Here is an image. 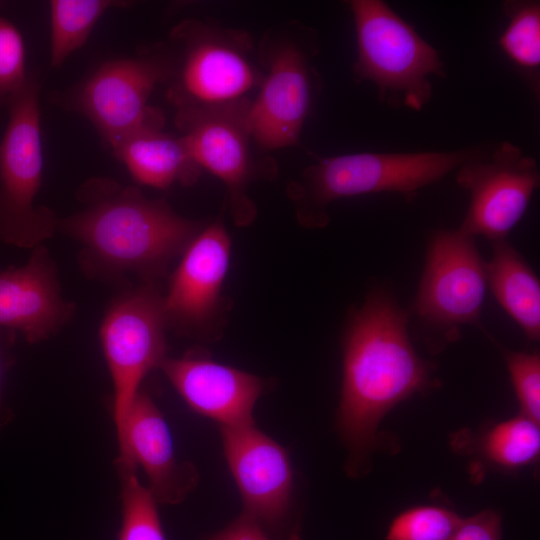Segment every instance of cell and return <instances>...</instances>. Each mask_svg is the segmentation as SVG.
I'll list each match as a JSON object with an SVG mask.
<instances>
[{"mask_svg":"<svg viewBox=\"0 0 540 540\" xmlns=\"http://www.w3.org/2000/svg\"><path fill=\"white\" fill-rule=\"evenodd\" d=\"M409 321V312L383 285L371 289L349 313L337 429L348 449L351 476L368 471L382 418L398 403L438 384L433 364L413 347Z\"/></svg>","mask_w":540,"mask_h":540,"instance_id":"cell-1","label":"cell"},{"mask_svg":"<svg viewBox=\"0 0 540 540\" xmlns=\"http://www.w3.org/2000/svg\"><path fill=\"white\" fill-rule=\"evenodd\" d=\"M81 208L58 218L57 231L77 241L84 272L104 281L128 275L156 283L202 229L169 203L110 177L87 179L76 191Z\"/></svg>","mask_w":540,"mask_h":540,"instance_id":"cell-2","label":"cell"},{"mask_svg":"<svg viewBox=\"0 0 540 540\" xmlns=\"http://www.w3.org/2000/svg\"><path fill=\"white\" fill-rule=\"evenodd\" d=\"M478 146L452 151L360 152L319 157L307 166L287 193L299 223L324 227L328 206L339 199L380 192L401 194L407 201L465 162Z\"/></svg>","mask_w":540,"mask_h":540,"instance_id":"cell-3","label":"cell"},{"mask_svg":"<svg viewBox=\"0 0 540 540\" xmlns=\"http://www.w3.org/2000/svg\"><path fill=\"white\" fill-rule=\"evenodd\" d=\"M168 38L175 64L165 96L175 113L253 100L263 71L247 30L187 18L172 27Z\"/></svg>","mask_w":540,"mask_h":540,"instance_id":"cell-4","label":"cell"},{"mask_svg":"<svg viewBox=\"0 0 540 540\" xmlns=\"http://www.w3.org/2000/svg\"><path fill=\"white\" fill-rule=\"evenodd\" d=\"M320 51L318 32L299 20L268 29L257 47L261 85L247 115L254 144L262 151L293 145L320 92L313 64Z\"/></svg>","mask_w":540,"mask_h":540,"instance_id":"cell-5","label":"cell"},{"mask_svg":"<svg viewBox=\"0 0 540 540\" xmlns=\"http://www.w3.org/2000/svg\"><path fill=\"white\" fill-rule=\"evenodd\" d=\"M174 64L169 43H157L134 56L101 63L77 84L51 93L50 100L88 119L112 150L140 129L164 127L163 111L149 99L158 85L167 84Z\"/></svg>","mask_w":540,"mask_h":540,"instance_id":"cell-6","label":"cell"},{"mask_svg":"<svg viewBox=\"0 0 540 540\" xmlns=\"http://www.w3.org/2000/svg\"><path fill=\"white\" fill-rule=\"evenodd\" d=\"M355 26L356 82L375 85L380 101L420 111L431 100V76L444 77L438 51L386 2H348Z\"/></svg>","mask_w":540,"mask_h":540,"instance_id":"cell-7","label":"cell"},{"mask_svg":"<svg viewBox=\"0 0 540 540\" xmlns=\"http://www.w3.org/2000/svg\"><path fill=\"white\" fill-rule=\"evenodd\" d=\"M487 288L486 261L475 237L459 228L435 231L409 312L431 353L456 342L463 326L479 324Z\"/></svg>","mask_w":540,"mask_h":540,"instance_id":"cell-8","label":"cell"},{"mask_svg":"<svg viewBox=\"0 0 540 540\" xmlns=\"http://www.w3.org/2000/svg\"><path fill=\"white\" fill-rule=\"evenodd\" d=\"M8 121L0 141V241L35 248L57 231L58 217L36 205L42 185L43 150L39 83L30 76L7 105Z\"/></svg>","mask_w":540,"mask_h":540,"instance_id":"cell-9","label":"cell"},{"mask_svg":"<svg viewBox=\"0 0 540 540\" xmlns=\"http://www.w3.org/2000/svg\"><path fill=\"white\" fill-rule=\"evenodd\" d=\"M163 294L141 283L117 296L102 319L99 337L113 384V417L120 436L144 377L166 356Z\"/></svg>","mask_w":540,"mask_h":540,"instance_id":"cell-10","label":"cell"},{"mask_svg":"<svg viewBox=\"0 0 540 540\" xmlns=\"http://www.w3.org/2000/svg\"><path fill=\"white\" fill-rule=\"evenodd\" d=\"M252 100L203 110L175 113V125L197 163L220 179L227 190V206L236 226L250 225L257 208L248 189L254 180L277 173L271 158L253 152L247 115Z\"/></svg>","mask_w":540,"mask_h":540,"instance_id":"cell-11","label":"cell"},{"mask_svg":"<svg viewBox=\"0 0 540 540\" xmlns=\"http://www.w3.org/2000/svg\"><path fill=\"white\" fill-rule=\"evenodd\" d=\"M456 182L470 196L459 229L494 243L507 240L522 219L539 187L540 172L533 157L502 141L492 147L478 146L457 168Z\"/></svg>","mask_w":540,"mask_h":540,"instance_id":"cell-12","label":"cell"},{"mask_svg":"<svg viewBox=\"0 0 540 540\" xmlns=\"http://www.w3.org/2000/svg\"><path fill=\"white\" fill-rule=\"evenodd\" d=\"M220 434L224 457L242 500V513L275 540H299L288 451L255 425L220 427Z\"/></svg>","mask_w":540,"mask_h":540,"instance_id":"cell-13","label":"cell"},{"mask_svg":"<svg viewBox=\"0 0 540 540\" xmlns=\"http://www.w3.org/2000/svg\"><path fill=\"white\" fill-rule=\"evenodd\" d=\"M230 257L231 239L219 217L202 227L169 277L163 294L167 328L199 340L220 336L228 309L222 293Z\"/></svg>","mask_w":540,"mask_h":540,"instance_id":"cell-14","label":"cell"},{"mask_svg":"<svg viewBox=\"0 0 540 540\" xmlns=\"http://www.w3.org/2000/svg\"><path fill=\"white\" fill-rule=\"evenodd\" d=\"M117 440L118 471L141 466L157 503H181L197 486L196 467L177 458L167 422L146 391L136 394Z\"/></svg>","mask_w":540,"mask_h":540,"instance_id":"cell-15","label":"cell"},{"mask_svg":"<svg viewBox=\"0 0 540 540\" xmlns=\"http://www.w3.org/2000/svg\"><path fill=\"white\" fill-rule=\"evenodd\" d=\"M159 369L197 414L220 427L255 425V405L266 387L262 378L190 352L166 357Z\"/></svg>","mask_w":540,"mask_h":540,"instance_id":"cell-16","label":"cell"},{"mask_svg":"<svg viewBox=\"0 0 540 540\" xmlns=\"http://www.w3.org/2000/svg\"><path fill=\"white\" fill-rule=\"evenodd\" d=\"M75 304L61 292L56 263L44 244L28 261L0 272V327L18 331L27 342L47 340L67 325Z\"/></svg>","mask_w":540,"mask_h":540,"instance_id":"cell-17","label":"cell"},{"mask_svg":"<svg viewBox=\"0 0 540 540\" xmlns=\"http://www.w3.org/2000/svg\"><path fill=\"white\" fill-rule=\"evenodd\" d=\"M164 127L140 129L112 149L114 156L141 185L168 189L174 184L194 185L203 170L182 135Z\"/></svg>","mask_w":540,"mask_h":540,"instance_id":"cell-18","label":"cell"},{"mask_svg":"<svg viewBox=\"0 0 540 540\" xmlns=\"http://www.w3.org/2000/svg\"><path fill=\"white\" fill-rule=\"evenodd\" d=\"M487 285L529 341L540 338V283L524 257L507 240L492 243Z\"/></svg>","mask_w":540,"mask_h":540,"instance_id":"cell-19","label":"cell"},{"mask_svg":"<svg viewBox=\"0 0 540 540\" xmlns=\"http://www.w3.org/2000/svg\"><path fill=\"white\" fill-rule=\"evenodd\" d=\"M468 445L481 461L493 468L519 470L536 463L539 458V424L519 415L471 437Z\"/></svg>","mask_w":540,"mask_h":540,"instance_id":"cell-20","label":"cell"},{"mask_svg":"<svg viewBox=\"0 0 540 540\" xmlns=\"http://www.w3.org/2000/svg\"><path fill=\"white\" fill-rule=\"evenodd\" d=\"M129 2L117 0H52L50 8V65L58 69L89 38L103 14Z\"/></svg>","mask_w":540,"mask_h":540,"instance_id":"cell-21","label":"cell"},{"mask_svg":"<svg viewBox=\"0 0 540 540\" xmlns=\"http://www.w3.org/2000/svg\"><path fill=\"white\" fill-rule=\"evenodd\" d=\"M503 10L508 23L498 38V46L515 66L535 78L540 67V3L508 0Z\"/></svg>","mask_w":540,"mask_h":540,"instance_id":"cell-22","label":"cell"},{"mask_svg":"<svg viewBox=\"0 0 540 540\" xmlns=\"http://www.w3.org/2000/svg\"><path fill=\"white\" fill-rule=\"evenodd\" d=\"M137 470L120 471L122 520L118 540H166L150 490L139 481Z\"/></svg>","mask_w":540,"mask_h":540,"instance_id":"cell-23","label":"cell"},{"mask_svg":"<svg viewBox=\"0 0 540 540\" xmlns=\"http://www.w3.org/2000/svg\"><path fill=\"white\" fill-rule=\"evenodd\" d=\"M461 522L462 518L446 507L418 505L391 521L385 540H449Z\"/></svg>","mask_w":540,"mask_h":540,"instance_id":"cell-24","label":"cell"},{"mask_svg":"<svg viewBox=\"0 0 540 540\" xmlns=\"http://www.w3.org/2000/svg\"><path fill=\"white\" fill-rule=\"evenodd\" d=\"M29 78L23 36L13 22L0 15V106H7Z\"/></svg>","mask_w":540,"mask_h":540,"instance_id":"cell-25","label":"cell"},{"mask_svg":"<svg viewBox=\"0 0 540 540\" xmlns=\"http://www.w3.org/2000/svg\"><path fill=\"white\" fill-rule=\"evenodd\" d=\"M521 415L539 424L540 357L536 352H518L501 348Z\"/></svg>","mask_w":540,"mask_h":540,"instance_id":"cell-26","label":"cell"},{"mask_svg":"<svg viewBox=\"0 0 540 540\" xmlns=\"http://www.w3.org/2000/svg\"><path fill=\"white\" fill-rule=\"evenodd\" d=\"M502 518L495 510H484L461 524L449 540H501Z\"/></svg>","mask_w":540,"mask_h":540,"instance_id":"cell-27","label":"cell"},{"mask_svg":"<svg viewBox=\"0 0 540 540\" xmlns=\"http://www.w3.org/2000/svg\"><path fill=\"white\" fill-rule=\"evenodd\" d=\"M204 540H275L256 521L241 513L225 528Z\"/></svg>","mask_w":540,"mask_h":540,"instance_id":"cell-28","label":"cell"},{"mask_svg":"<svg viewBox=\"0 0 540 540\" xmlns=\"http://www.w3.org/2000/svg\"><path fill=\"white\" fill-rule=\"evenodd\" d=\"M0 396H1V362H0Z\"/></svg>","mask_w":540,"mask_h":540,"instance_id":"cell-29","label":"cell"}]
</instances>
